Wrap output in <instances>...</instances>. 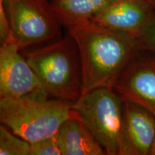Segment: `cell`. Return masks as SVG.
Here are the masks:
<instances>
[{
	"label": "cell",
	"mask_w": 155,
	"mask_h": 155,
	"mask_svg": "<svg viewBox=\"0 0 155 155\" xmlns=\"http://www.w3.org/2000/svg\"><path fill=\"white\" fill-rule=\"evenodd\" d=\"M124 101L113 88L101 87L83 94L72 108L107 155H119Z\"/></svg>",
	"instance_id": "cell-4"
},
{
	"label": "cell",
	"mask_w": 155,
	"mask_h": 155,
	"mask_svg": "<svg viewBox=\"0 0 155 155\" xmlns=\"http://www.w3.org/2000/svg\"><path fill=\"white\" fill-rule=\"evenodd\" d=\"M12 40V31L9 19L2 2L0 1V42L5 43Z\"/></svg>",
	"instance_id": "cell-14"
},
{
	"label": "cell",
	"mask_w": 155,
	"mask_h": 155,
	"mask_svg": "<svg viewBox=\"0 0 155 155\" xmlns=\"http://www.w3.org/2000/svg\"><path fill=\"white\" fill-rule=\"evenodd\" d=\"M155 143V115L124 101L119 155H152Z\"/></svg>",
	"instance_id": "cell-9"
},
{
	"label": "cell",
	"mask_w": 155,
	"mask_h": 155,
	"mask_svg": "<svg viewBox=\"0 0 155 155\" xmlns=\"http://www.w3.org/2000/svg\"><path fill=\"white\" fill-rule=\"evenodd\" d=\"M8 17L12 39L21 50L63 37V25L50 0H0Z\"/></svg>",
	"instance_id": "cell-5"
},
{
	"label": "cell",
	"mask_w": 155,
	"mask_h": 155,
	"mask_svg": "<svg viewBox=\"0 0 155 155\" xmlns=\"http://www.w3.org/2000/svg\"><path fill=\"white\" fill-rule=\"evenodd\" d=\"M44 91L33 69L14 40L0 48V98H18Z\"/></svg>",
	"instance_id": "cell-8"
},
{
	"label": "cell",
	"mask_w": 155,
	"mask_h": 155,
	"mask_svg": "<svg viewBox=\"0 0 155 155\" xmlns=\"http://www.w3.org/2000/svg\"><path fill=\"white\" fill-rule=\"evenodd\" d=\"M51 98L75 102L83 91V70L76 42L71 35L21 50Z\"/></svg>",
	"instance_id": "cell-2"
},
{
	"label": "cell",
	"mask_w": 155,
	"mask_h": 155,
	"mask_svg": "<svg viewBox=\"0 0 155 155\" xmlns=\"http://www.w3.org/2000/svg\"><path fill=\"white\" fill-rule=\"evenodd\" d=\"M56 137L61 155L106 154L89 128L76 113L62 124Z\"/></svg>",
	"instance_id": "cell-10"
},
{
	"label": "cell",
	"mask_w": 155,
	"mask_h": 155,
	"mask_svg": "<svg viewBox=\"0 0 155 155\" xmlns=\"http://www.w3.org/2000/svg\"><path fill=\"white\" fill-rule=\"evenodd\" d=\"M138 40L141 50L155 53V20Z\"/></svg>",
	"instance_id": "cell-15"
},
{
	"label": "cell",
	"mask_w": 155,
	"mask_h": 155,
	"mask_svg": "<svg viewBox=\"0 0 155 155\" xmlns=\"http://www.w3.org/2000/svg\"><path fill=\"white\" fill-rule=\"evenodd\" d=\"M149 3L151 4V5L155 7V0H147Z\"/></svg>",
	"instance_id": "cell-16"
},
{
	"label": "cell",
	"mask_w": 155,
	"mask_h": 155,
	"mask_svg": "<svg viewBox=\"0 0 155 155\" xmlns=\"http://www.w3.org/2000/svg\"><path fill=\"white\" fill-rule=\"evenodd\" d=\"M93 22L140 39L155 20V7L147 0H113Z\"/></svg>",
	"instance_id": "cell-7"
},
{
	"label": "cell",
	"mask_w": 155,
	"mask_h": 155,
	"mask_svg": "<svg viewBox=\"0 0 155 155\" xmlns=\"http://www.w3.org/2000/svg\"><path fill=\"white\" fill-rule=\"evenodd\" d=\"M31 143L15 134L5 125L0 126V154L30 155Z\"/></svg>",
	"instance_id": "cell-12"
},
{
	"label": "cell",
	"mask_w": 155,
	"mask_h": 155,
	"mask_svg": "<svg viewBox=\"0 0 155 155\" xmlns=\"http://www.w3.org/2000/svg\"><path fill=\"white\" fill-rule=\"evenodd\" d=\"M152 155H155V143H154V147H153V150H152Z\"/></svg>",
	"instance_id": "cell-17"
},
{
	"label": "cell",
	"mask_w": 155,
	"mask_h": 155,
	"mask_svg": "<svg viewBox=\"0 0 155 155\" xmlns=\"http://www.w3.org/2000/svg\"><path fill=\"white\" fill-rule=\"evenodd\" d=\"M78 48L83 70L82 94L101 87L113 88L140 49L139 40L92 20L68 28Z\"/></svg>",
	"instance_id": "cell-1"
},
{
	"label": "cell",
	"mask_w": 155,
	"mask_h": 155,
	"mask_svg": "<svg viewBox=\"0 0 155 155\" xmlns=\"http://www.w3.org/2000/svg\"><path fill=\"white\" fill-rule=\"evenodd\" d=\"M30 155H61L57 137L54 136L31 143Z\"/></svg>",
	"instance_id": "cell-13"
},
{
	"label": "cell",
	"mask_w": 155,
	"mask_h": 155,
	"mask_svg": "<svg viewBox=\"0 0 155 155\" xmlns=\"http://www.w3.org/2000/svg\"><path fill=\"white\" fill-rule=\"evenodd\" d=\"M113 88L124 101L135 103L155 115V53L139 50Z\"/></svg>",
	"instance_id": "cell-6"
},
{
	"label": "cell",
	"mask_w": 155,
	"mask_h": 155,
	"mask_svg": "<svg viewBox=\"0 0 155 155\" xmlns=\"http://www.w3.org/2000/svg\"><path fill=\"white\" fill-rule=\"evenodd\" d=\"M113 0H51L50 2L63 27L89 20Z\"/></svg>",
	"instance_id": "cell-11"
},
{
	"label": "cell",
	"mask_w": 155,
	"mask_h": 155,
	"mask_svg": "<svg viewBox=\"0 0 155 155\" xmlns=\"http://www.w3.org/2000/svg\"><path fill=\"white\" fill-rule=\"evenodd\" d=\"M73 103L51 98L44 91L0 98V121L15 134L33 143L57 135L62 124L75 114Z\"/></svg>",
	"instance_id": "cell-3"
},
{
	"label": "cell",
	"mask_w": 155,
	"mask_h": 155,
	"mask_svg": "<svg viewBox=\"0 0 155 155\" xmlns=\"http://www.w3.org/2000/svg\"><path fill=\"white\" fill-rule=\"evenodd\" d=\"M50 1H51V0H50Z\"/></svg>",
	"instance_id": "cell-18"
}]
</instances>
